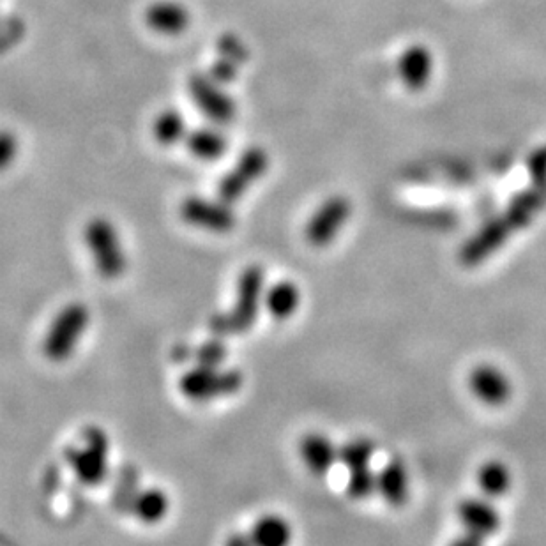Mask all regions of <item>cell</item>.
<instances>
[{
    "mask_svg": "<svg viewBox=\"0 0 546 546\" xmlns=\"http://www.w3.org/2000/svg\"><path fill=\"white\" fill-rule=\"evenodd\" d=\"M248 59V50L241 39L234 36H227L221 39L218 48V59L214 62L213 69L209 75L213 76L216 82L225 84L230 82L239 73V68Z\"/></svg>",
    "mask_w": 546,
    "mask_h": 546,
    "instance_id": "17",
    "label": "cell"
},
{
    "mask_svg": "<svg viewBox=\"0 0 546 546\" xmlns=\"http://www.w3.org/2000/svg\"><path fill=\"white\" fill-rule=\"evenodd\" d=\"M373 455H375V444L370 439H357L345 442L342 448L338 449V462H342L347 471H356V469H364L370 467Z\"/></svg>",
    "mask_w": 546,
    "mask_h": 546,
    "instance_id": "23",
    "label": "cell"
},
{
    "mask_svg": "<svg viewBox=\"0 0 546 546\" xmlns=\"http://www.w3.org/2000/svg\"><path fill=\"white\" fill-rule=\"evenodd\" d=\"M546 205V186L532 184V188L516 195L506 213L490 221L481 232L463 244L460 262L465 267L478 266L492 253L499 250L516 230L527 227Z\"/></svg>",
    "mask_w": 546,
    "mask_h": 546,
    "instance_id": "1",
    "label": "cell"
},
{
    "mask_svg": "<svg viewBox=\"0 0 546 546\" xmlns=\"http://www.w3.org/2000/svg\"><path fill=\"white\" fill-rule=\"evenodd\" d=\"M266 273L262 266L246 267L237 281V296L234 308L211 320V327L216 334H243L255 326L262 303L266 299L264 292Z\"/></svg>",
    "mask_w": 546,
    "mask_h": 546,
    "instance_id": "2",
    "label": "cell"
},
{
    "mask_svg": "<svg viewBox=\"0 0 546 546\" xmlns=\"http://www.w3.org/2000/svg\"><path fill=\"white\" fill-rule=\"evenodd\" d=\"M476 481L485 497L499 499L511 490L513 474L506 463L501 460H490L479 467Z\"/></svg>",
    "mask_w": 546,
    "mask_h": 546,
    "instance_id": "19",
    "label": "cell"
},
{
    "mask_svg": "<svg viewBox=\"0 0 546 546\" xmlns=\"http://www.w3.org/2000/svg\"><path fill=\"white\" fill-rule=\"evenodd\" d=\"M188 149L198 160H218L227 152L228 140L218 129H197L188 135Z\"/></svg>",
    "mask_w": 546,
    "mask_h": 546,
    "instance_id": "20",
    "label": "cell"
},
{
    "mask_svg": "<svg viewBox=\"0 0 546 546\" xmlns=\"http://www.w3.org/2000/svg\"><path fill=\"white\" fill-rule=\"evenodd\" d=\"M469 387L479 402L490 407H501L513 396V382L495 364H478L476 368H472Z\"/></svg>",
    "mask_w": 546,
    "mask_h": 546,
    "instance_id": "12",
    "label": "cell"
},
{
    "mask_svg": "<svg viewBox=\"0 0 546 546\" xmlns=\"http://www.w3.org/2000/svg\"><path fill=\"white\" fill-rule=\"evenodd\" d=\"M91 322V311L82 303H71L64 306L48 327V333L43 342L45 356L62 363L75 354L78 343L82 340Z\"/></svg>",
    "mask_w": 546,
    "mask_h": 546,
    "instance_id": "3",
    "label": "cell"
},
{
    "mask_svg": "<svg viewBox=\"0 0 546 546\" xmlns=\"http://www.w3.org/2000/svg\"><path fill=\"white\" fill-rule=\"evenodd\" d=\"M347 493L354 501H364L372 497L373 493H377V474L372 471V467L349 471Z\"/></svg>",
    "mask_w": 546,
    "mask_h": 546,
    "instance_id": "25",
    "label": "cell"
},
{
    "mask_svg": "<svg viewBox=\"0 0 546 546\" xmlns=\"http://www.w3.org/2000/svg\"><path fill=\"white\" fill-rule=\"evenodd\" d=\"M85 243L91 251L94 267L103 278L117 280L121 278L126 267L128 257L122 248L121 237L112 221L105 218H94L85 227Z\"/></svg>",
    "mask_w": 546,
    "mask_h": 546,
    "instance_id": "4",
    "label": "cell"
},
{
    "mask_svg": "<svg viewBox=\"0 0 546 546\" xmlns=\"http://www.w3.org/2000/svg\"><path fill=\"white\" fill-rule=\"evenodd\" d=\"M129 508L144 524H158L167 515L170 502L165 492H161L158 488H149L137 493Z\"/></svg>",
    "mask_w": 546,
    "mask_h": 546,
    "instance_id": "22",
    "label": "cell"
},
{
    "mask_svg": "<svg viewBox=\"0 0 546 546\" xmlns=\"http://www.w3.org/2000/svg\"><path fill=\"white\" fill-rule=\"evenodd\" d=\"M456 515L463 525L462 538L456 543L463 545H479L486 538L493 536L501 529L502 516L499 509L488 501V497H467L458 504Z\"/></svg>",
    "mask_w": 546,
    "mask_h": 546,
    "instance_id": "9",
    "label": "cell"
},
{
    "mask_svg": "<svg viewBox=\"0 0 546 546\" xmlns=\"http://www.w3.org/2000/svg\"><path fill=\"white\" fill-rule=\"evenodd\" d=\"M266 308L274 319L287 320L299 310L301 304V290L296 283L289 280L274 283L266 292Z\"/></svg>",
    "mask_w": 546,
    "mask_h": 546,
    "instance_id": "18",
    "label": "cell"
},
{
    "mask_svg": "<svg viewBox=\"0 0 546 546\" xmlns=\"http://www.w3.org/2000/svg\"><path fill=\"white\" fill-rule=\"evenodd\" d=\"M145 22L152 31L165 36H177L188 29L190 13L174 0H161L152 4L145 13Z\"/></svg>",
    "mask_w": 546,
    "mask_h": 546,
    "instance_id": "15",
    "label": "cell"
},
{
    "mask_svg": "<svg viewBox=\"0 0 546 546\" xmlns=\"http://www.w3.org/2000/svg\"><path fill=\"white\" fill-rule=\"evenodd\" d=\"M227 359V347L220 340L204 343L197 352L198 366L218 368Z\"/></svg>",
    "mask_w": 546,
    "mask_h": 546,
    "instance_id": "26",
    "label": "cell"
},
{
    "mask_svg": "<svg viewBox=\"0 0 546 546\" xmlns=\"http://www.w3.org/2000/svg\"><path fill=\"white\" fill-rule=\"evenodd\" d=\"M396 71L402 84L409 91H423L432 82L433 71H435L432 50L423 43H412L398 57Z\"/></svg>",
    "mask_w": 546,
    "mask_h": 546,
    "instance_id": "13",
    "label": "cell"
},
{
    "mask_svg": "<svg viewBox=\"0 0 546 546\" xmlns=\"http://www.w3.org/2000/svg\"><path fill=\"white\" fill-rule=\"evenodd\" d=\"M338 449L333 440L322 433L306 435L299 446L306 469L315 476H326L333 469L334 463L338 462Z\"/></svg>",
    "mask_w": 546,
    "mask_h": 546,
    "instance_id": "16",
    "label": "cell"
},
{
    "mask_svg": "<svg viewBox=\"0 0 546 546\" xmlns=\"http://www.w3.org/2000/svg\"><path fill=\"white\" fill-rule=\"evenodd\" d=\"M18 156V140L9 131H0V172L11 167Z\"/></svg>",
    "mask_w": 546,
    "mask_h": 546,
    "instance_id": "27",
    "label": "cell"
},
{
    "mask_svg": "<svg viewBox=\"0 0 546 546\" xmlns=\"http://www.w3.org/2000/svg\"><path fill=\"white\" fill-rule=\"evenodd\" d=\"M377 493L391 508H402L409 501L410 478L405 463L393 458L377 474Z\"/></svg>",
    "mask_w": 546,
    "mask_h": 546,
    "instance_id": "14",
    "label": "cell"
},
{
    "mask_svg": "<svg viewBox=\"0 0 546 546\" xmlns=\"http://www.w3.org/2000/svg\"><path fill=\"white\" fill-rule=\"evenodd\" d=\"M243 384V373L239 370H221L220 366H197L182 375L179 389L190 400L207 402L236 395Z\"/></svg>",
    "mask_w": 546,
    "mask_h": 546,
    "instance_id": "5",
    "label": "cell"
},
{
    "mask_svg": "<svg viewBox=\"0 0 546 546\" xmlns=\"http://www.w3.org/2000/svg\"><path fill=\"white\" fill-rule=\"evenodd\" d=\"M154 137L163 145H174L186 138V121L179 112L167 110L154 122Z\"/></svg>",
    "mask_w": 546,
    "mask_h": 546,
    "instance_id": "24",
    "label": "cell"
},
{
    "mask_svg": "<svg viewBox=\"0 0 546 546\" xmlns=\"http://www.w3.org/2000/svg\"><path fill=\"white\" fill-rule=\"evenodd\" d=\"M350 214H352V204L349 198L343 195L327 198L326 202L311 214L310 220L304 227V239L313 248H326L347 225Z\"/></svg>",
    "mask_w": 546,
    "mask_h": 546,
    "instance_id": "7",
    "label": "cell"
},
{
    "mask_svg": "<svg viewBox=\"0 0 546 546\" xmlns=\"http://www.w3.org/2000/svg\"><path fill=\"white\" fill-rule=\"evenodd\" d=\"M269 170V154L262 147H250L237 160L236 167L232 168L218 186V197L234 204L248 193L251 186L264 177Z\"/></svg>",
    "mask_w": 546,
    "mask_h": 546,
    "instance_id": "8",
    "label": "cell"
},
{
    "mask_svg": "<svg viewBox=\"0 0 546 546\" xmlns=\"http://www.w3.org/2000/svg\"><path fill=\"white\" fill-rule=\"evenodd\" d=\"M181 218L191 227L202 228L216 234L232 232L237 225L236 213L223 200L188 197L181 204Z\"/></svg>",
    "mask_w": 546,
    "mask_h": 546,
    "instance_id": "10",
    "label": "cell"
},
{
    "mask_svg": "<svg viewBox=\"0 0 546 546\" xmlns=\"http://www.w3.org/2000/svg\"><path fill=\"white\" fill-rule=\"evenodd\" d=\"M220 82L213 76L197 75L190 80V96L200 112L214 124H228L236 117L234 99L221 91Z\"/></svg>",
    "mask_w": 546,
    "mask_h": 546,
    "instance_id": "11",
    "label": "cell"
},
{
    "mask_svg": "<svg viewBox=\"0 0 546 546\" xmlns=\"http://www.w3.org/2000/svg\"><path fill=\"white\" fill-rule=\"evenodd\" d=\"M292 539V527L281 516H262L253 525L250 541L257 546H285Z\"/></svg>",
    "mask_w": 546,
    "mask_h": 546,
    "instance_id": "21",
    "label": "cell"
},
{
    "mask_svg": "<svg viewBox=\"0 0 546 546\" xmlns=\"http://www.w3.org/2000/svg\"><path fill=\"white\" fill-rule=\"evenodd\" d=\"M108 451L110 442L107 433L96 426L87 428L84 448L69 453V462L75 469L76 478L87 486L101 485L107 478Z\"/></svg>",
    "mask_w": 546,
    "mask_h": 546,
    "instance_id": "6",
    "label": "cell"
},
{
    "mask_svg": "<svg viewBox=\"0 0 546 546\" xmlns=\"http://www.w3.org/2000/svg\"><path fill=\"white\" fill-rule=\"evenodd\" d=\"M532 184L546 186V151H539L529 161Z\"/></svg>",
    "mask_w": 546,
    "mask_h": 546,
    "instance_id": "28",
    "label": "cell"
}]
</instances>
